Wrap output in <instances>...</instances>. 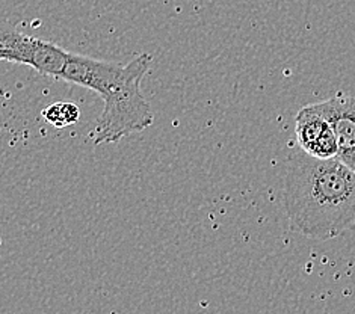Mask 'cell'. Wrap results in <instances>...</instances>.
Instances as JSON below:
<instances>
[{
  "label": "cell",
  "mask_w": 355,
  "mask_h": 314,
  "mask_svg": "<svg viewBox=\"0 0 355 314\" xmlns=\"http://www.w3.org/2000/svg\"><path fill=\"white\" fill-rule=\"evenodd\" d=\"M284 206L293 232L334 239L355 220V171L337 157L297 152L287 164Z\"/></svg>",
  "instance_id": "obj_1"
},
{
  "label": "cell",
  "mask_w": 355,
  "mask_h": 314,
  "mask_svg": "<svg viewBox=\"0 0 355 314\" xmlns=\"http://www.w3.org/2000/svg\"><path fill=\"white\" fill-rule=\"evenodd\" d=\"M151 61L148 53H141L125 65L78 53L67 56L58 79L92 89L103 98L105 107L94 130L96 146L115 143L153 124L155 112L141 91Z\"/></svg>",
  "instance_id": "obj_2"
},
{
  "label": "cell",
  "mask_w": 355,
  "mask_h": 314,
  "mask_svg": "<svg viewBox=\"0 0 355 314\" xmlns=\"http://www.w3.org/2000/svg\"><path fill=\"white\" fill-rule=\"evenodd\" d=\"M69 52L50 41L24 35L0 19V61L29 65L38 73L59 78Z\"/></svg>",
  "instance_id": "obj_3"
},
{
  "label": "cell",
  "mask_w": 355,
  "mask_h": 314,
  "mask_svg": "<svg viewBox=\"0 0 355 314\" xmlns=\"http://www.w3.org/2000/svg\"><path fill=\"white\" fill-rule=\"evenodd\" d=\"M311 106L333 127L337 159L355 171V97L337 96Z\"/></svg>",
  "instance_id": "obj_4"
},
{
  "label": "cell",
  "mask_w": 355,
  "mask_h": 314,
  "mask_svg": "<svg viewBox=\"0 0 355 314\" xmlns=\"http://www.w3.org/2000/svg\"><path fill=\"white\" fill-rule=\"evenodd\" d=\"M297 141L302 151L318 159L337 157V141L331 124L311 105L297 114Z\"/></svg>",
  "instance_id": "obj_5"
},
{
  "label": "cell",
  "mask_w": 355,
  "mask_h": 314,
  "mask_svg": "<svg viewBox=\"0 0 355 314\" xmlns=\"http://www.w3.org/2000/svg\"><path fill=\"white\" fill-rule=\"evenodd\" d=\"M41 116L44 118L46 123L56 127V129H64V127L73 125L79 121L80 109L73 103L58 101V103H53L43 109Z\"/></svg>",
  "instance_id": "obj_6"
}]
</instances>
